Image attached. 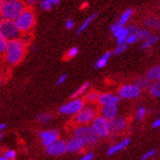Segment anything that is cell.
Returning a JSON list of instances; mask_svg holds the SVG:
<instances>
[{"label": "cell", "instance_id": "obj_15", "mask_svg": "<svg viewBox=\"0 0 160 160\" xmlns=\"http://www.w3.org/2000/svg\"><path fill=\"white\" fill-rule=\"evenodd\" d=\"M101 117L106 119L108 121H111L115 119L117 117V113H118V108L117 105H110V106H102L101 108Z\"/></svg>", "mask_w": 160, "mask_h": 160}, {"label": "cell", "instance_id": "obj_7", "mask_svg": "<svg viewBox=\"0 0 160 160\" xmlns=\"http://www.w3.org/2000/svg\"><path fill=\"white\" fill-rule=\"evenodd\" d=\"M96 116L95 110L92 107H87L82 109L80 112L76 114L73 119V123L77 125H87L94 120Z\"/></svg>", "mask_w": 160, "mask_h": 160}, {"label": "cell", "instance_id": "obj_28", "mask_svg": "<svg viewBox=\"0 0 160 160\" xmlns=\"http://www.w3.org/2000/svg\"><path fill=\"white\" fill-rule=\"evenodd\" d=\"M150 93L154 97H159V95H160V85H159V82H156V83H154L153 86L150 87Z\"/></svg>", "mask_w": 160, "mask_h": 160}, {"label": "cell", "instance_id": "obj_31", "mask_svg": "<svg viewBox=\"0 0 160 160\" xmlns=\"http://www.w3.org/2000/svg\"><path fill=\"white\" fill-rule=\"evenodd\" d=\"M127 47H128V45H127L126 43L118 44V46L115 48V50H114V54H115V55H118V54H121V53H123L125 50L127 49Z\"/></svg>", "mask_w": 160, "mask_h": 160}, {"label": "cell", "instance_id": "obj_39", "mask_svg": "<svg viewBox=\"0 0 160 160\" xmlns=\"http://www.w3.org/2000/svg\"><path fill=\"white\" fill-rule=\"evenodd\" d=\"M93 157H94L93 153H88L87 155H85L83 157H82L80 160H92Z\"/></svg>", "mask_w": 160, "mask_h": 160}, {"label": "cell", "instance_id": "obj_3", "mask_svg": "<svg viewBox=\"0 0 160 160\" xmlns=\"http://www.w3.org/2000/svg\"><path fill=\"white\" fill-rule=\"evenodd\" d=\"M17 29L20 32H27L32 29V27L36 23V16L31 8H26L19 17L14 21Z\"/></svg>", "mask_w": 160, "mask_h": 160}, {"label": "cell", "instance_id": "obj_30", "mask_svg": "<svg viewBox=\"0 0 160 160\" xmlns=\"http://www.w3.org/2000/svg\"><path fill=\"white\" fill-rule=\"evenodd\" d=\"M7 43H8V41H7L1 36V34H0V54H1V53H5L6 48H7Z\"/></svg>", "mask_w": 160, "mask_h": 160}, {"label": "cell", "instance_id": "obj_12", "mask_svg": "<svg viewBox=\"0 0 160 160\" xmlns=\"http://www.w3.org/2000/svg\"><path fill=\"white\" fill-rule=\"evenodd\" d=\"M67 151L66 149V142L63 141H56L54 143L46 148V152L48 154L56 156V155H61L64 154Z\"/></svg>", "mask_w": 160, "mask_h": 160}, {"label": "cell", "instance_id": "obj_4", "mask_svg": "<svg viewBox=\"0 0 160 160\" xmlns=\"http://www.w3.org/2000/svg\"><path fill=\"white\" fill-rule=\"evenodd\" d=\"M74 138L80 140L83 144H94L98 142L99 137L96 135L92 127L80 126L74 131Z\"/></svg>", "mask_w": 160, "mask_h": 160}, {"label": "cell", "instance_id": "obj_44", "mask_svg": "<svg viewBox=\"0 0 160 160\" xmlns=\"http://www.w3.org/2000/svg\"><path fill=\"white\" fill-rule=\"evenodd\" d=\"M0 160H9V159H7L5 157H0Z\"/></svg>", "mask_w": 160, "mask_h": 160}, {"label": "cell", "instance_id": "obj_45", "mask_svg": "<svg viewBox=\"0 0 160 160\" xmlns=\"http://www.w3.org/2000/svg\"><path fill=\"white\" fill-rule=\"evenodd\" d=\"M2 20H3V17H2L1 14H0V21H2Z\"/></svg>", "mask_w": 160, "mask_h": 160}, {"label": "cell", "instance_id": "obj_41", "mask_svg": "<svg viewBox=\"0 0 160 160\" xmlns=\"http://www.w3.org/2000/svg\"><path fill=\"white\" fill-rule=\"evenodd\" d=\"M159 126H160V120H159V119H156V120L154 121V123L151 125V127L153 128V129H157Z\"/></svg>", "mask_w": 160, "mask_h": 160}, {"label": "cell", "instance_id": "obj_16", "mask_svg": "<svg viewBox=\"0 0 160 160\" xmlns=\"http://www.w3.org/2000/svg\"><path fill=\"white\" fill-rule=\"evenodd\" d=\"M83 148H85V144L76 138L69 140L68 142L66 143V149L69 152H79L82 150Z\"/></svg>", "mask_w": 160, "mask_h": 160}, {"label": "cell", "instance_id": "obj_40", "mask_svg": "<svg viewBox=\"0 0 160 160\" xmlns=\"http://www.w3.org/2000/svg\"><path fill=\"white\" fill-rule=\"evenodd\" d=\"M66 79H67V75L66 74L65 75H62L61 77L59 78L58 82H57V85H61V83H63L66 81Z\"/></svg>", "mask_w": 160, "mask_h": 160}, {"label": "cell", "instance_id": "obj_18", "mask_svg": "<svg viewBox=\"0 0 160 160\" xmlns=\"http://www.w3.org/2000/svg\"><path fill=\"white\" fill-rule=\"evenodd\" d=\"M160 78V67L159 65H155L148 72V79L150 81H157Z\"/></svg>", "mask_w": 160, "mask_h": 160}, {"label": "cell", "instance_id": "obj_9", "mask_svg": "<svg viewBox=\"0 0 160 160\" xmlns=\"http://www.w3.org/2000/svg\"><path fill=\"white\" fill-rule=\"evenodd\" d=\"M110 122V130L111 133L120 134L126 131L129 125V121L125 117H116L115 119L109 121Z\"/></svg>", "mask_w": 160, "mask_h": 160}, {"label": "cell", "instance_id": "obj_33", "mask_svg": "<svg viewBox=\"0 0 160 160\" xmlns=\"http://www.w3.org/2000/svg\"><path fill=\"white\" fill-rule=\"evenodd\" d=\"M78 52H79V49L77 47H72L70 50L68 51V53H67V58H73V57H75L76 55L78 54Z\"/></svg>", "mask_w": 160, "mask_h": 160}, {"label": "cell", "instance_id": "obj_5", "mask_svg": "<svg viewBox=\"0 0 160 160\" xmlns=\"http://www.w3.org/2000/svg\"><path fill=\"white\" fill-rule=\"evenodd\" d=\"M0 34L7 41H10L14 39H19L21 32L17 29L14 21L3 19L2 21H0Z\"/></svg>", "mask_w": 160, "mask_h": 160}, {"label": "cell", "instance_id": "obj_23", "mask_svg": "<svg viewBox=\"0 0 160 160\" xmlns=\"http://www.w3.org/2000/svg\"><path fill=\"white\" fill-rule=\"evenodd\" d=\"M51 119H52V115H50L49 113H40L36 118V120L41 124L48 123L49 121H51Z\"/></svg>", "mask_w": 160, "mask_h": 160}, {"label": "cell", "instance_id": "obj_10", "mask_svg": "<svg viewBox=\"0 0 160 160\" xmlns=\"http://www.w3.org/2000/svg\"><path fill=\"white\" fill-rule=\"evenodd\" d=\"M82 106H83L82 99H75L65 104V105L61 106L60 112L63 114H77L82 109Z\"/></svg>", "mask_w": 160, "mask_h": 160}, {"label": "cell", "instance_id": "obj_29", "mask_svg": "<svg viewBox=\"0 0 160 160\" xmlns=\"http://www.w3.org/2000/svg\"><path fill=\"white\" fill-rule=\"evenodd\" d=\"M39 5L41 7V9L44 10V11H48L52 8V4L50 3L49 0H40Z\"/></svg>", "mask_w": 160, "mask_h": 160}, {"label": "cell", "instance_id": "obj_1", "mask_svg": "<svg viewBox=\"0 0 160 160\" xmlns=\"http://www.w3.org/2000/svg\"><path fill=\"white\" fill-rule=\"evenodd\" d=\"M26 54V43L22 39L10 40L5 51L6 61L11 65H18L23 61Z\"/></svg>", "mask_w": 160, "mask_h": 160}, {"label": "cell", "instance_id": "obj_43", "mask_svg": "<svg viewBox=\"0 0 160 160\" xmlns=\"http://www.w3.org/2000/svg\"><path fill=\"white\" fill-rule=\"evenodd\" d=\"M6 128V124H0V132L3 131Z\"/></svg>", "mask_w": 160, "mask_h": 160}, {"label": "cell", "instance_id": "obj_32", "mask_svg": "<svg viewBox=\"0 0 160 160\" xmlns=\"http://www.w3.org/2000/svg\"><path fill=\"white\" fill-rule=\"evenodd\" d=\"M137 37H136V34L133 33V32H130L129 33V36L127 37V38L125 39V42H126V44H132V43H134L137 41Z\"/></svg>", "mask_w": 160, "mask_h": 160}, {"label": "cell", "instance_id": "obj_13", "mask_svg": "<svg viewBox=\"0 0 160 160\" xmlns=\"http://www.w3.org/2000/svg\"><path fill=\"white\" fill-rule=\"evenodd\" d=\"M39 137L42 140V143L45 147H49L52 143H54L56 141H58L59 134L57 131L55 130H49V131H44L39 133Z\"/></svg>", "mask_w": 160, "mask_h": 160}, {"label": "cell", "instance_id": "obj_46", "mask_svg": "<svg viewBox=\"0 0 160 160\" xmlns=\"http://www.w3.org/2000/svg\"><path fill=\"white\" fill-rule=\"evenodd\" d=\"M2 137H3V134H0V141H1V138H2Z\"/></svg>", "mask_w": 160, "mask_h": 160}, {"label": "cell", "instance_id": "obj_21", "mask_svg": "<svg viewBox=\"0 0 160 160\" xmlns=\"http://www.w3.org/2000/svg\"><path fill=\"white\" fill-rule=\"evenodd\" d=\"M110 56H111V52H106L105 54H103L102 56H101L98 60L96 61V63H95V65H94V66H95V68L100 69V68L105 67Z\"/></svg>", "mask_w": 160, "mask_h": 160}, {"label": "cell", "instance_id": "obj_35", "mask_svg": "<svg viewBox=\"0 0 160 160\" xmlns=\"http://www.w3.org/2000/svg\"><path fill=\"white\" fill-rule=\"evenodd\" d=\"M4 157L7 158V159H9V160H13V159H15V157H16V152L14 150H8V151L5 152V156Z\"/></svg>", "mask_w": 160, "mask_h": 160}, {"label": "cell", "instance_id": "obj_34", "mask_svg": "<svg viewBox=\"0 0 160 160\" xmlns=\"http://www.w3.org/2000/svg\"><path fill=\"white\" fill-rule=\"evenodd\" d=\"M155 152H156L155 149H152V150H149L148 152H145V153L142 156V160H148V159L151 158L152 156L155 154Z\"/></svg>", "mask_w": 160, "mask_h": 160}, {"label": "cell", "instance_id": "obj_6", "mask_svg": "<svg viewBox=\"0 0 160 160\" xmlns=\"http://www.w3.org/2000/svg\"><path fill=\"white\" fill-rule=\"evenodd\" d=\"M92 128L93 129V131L99 138H106V137H109L111 134L110 122L106 119H104V118H102L101 116L94 118Z\"/></svg>", "mask_w": 160, "mask_h": 160}, {"label": "cell", "instance_id": "obj_25", "mask_svg": "<svg viewBox=\"0 0 160 160\" xmlns=\"http://www.w3.org/2000/svg\"><path fill=\"white\" fill-rule=\"evenodd\" d=\"M136 86L138 88H149V86H150V81L148 80V79H144V78H142V79H138V80H137V82H136Z\"/></svg>", "mask_w": 160, "mask_h": 160}, {"label": "cell", "instance_id": "obj_24", "mask_svg": "<svg viewBox=\"0 0 160 160\" xmlns=\"http://www.w3.org/2000/svg\"><path fill=\"white\" fill-rule=\"evenodd\" d=\"M157 40H158V37L157 36H154V37H150L148 38H147L144 40V42L142 43V49H145V48H148L150 46H152L154 43L157 42Z\"/></svg>", "mask_w": 160, "mask_h": 160}, {"label": "cell", "instance_id": "obj_36", "mask_svg": "<svg viewBox=\"0 0 160 160\" xmlns=\"http://www.w3.org/2000/svg\"><path fill=\"white\" fill-rule=\"evenodd\" d=\"M144 114H145V109L142 108V107L138 108V115H137L138 120H142L143 117H144Z\"/></svg>", "mask_w": 160, "mask_h": 160}, {"label": "cell", "instance_id": "obj_37", "mask_svg": "<svg viewBox=\"0 0 160 160\" xmlns=\"http://www.w3.org/2000/svg\"><path fill=\"white\" fill-rule=\"evenodd\" d=\"M75 24H74V21L72 19H68L66 21V23H65V27H66V29L67 30H72L73 28H74Z\"/></svg>", "mask_w": 160, "mask_h": 160}, {"label": "cell", "instance_id": "obj_22", "mask_svg": "<svg viewBox=\"0 0 160 160\" xmlns=\"http://www.w3.org/2000/svg\"><path fill=\"white\" fill-rule=\"evenodd\" d=\"M133 12H134V10L132 9V8H130V9H127L126 11H125L122 15H121V17H120V20H119V22H118V24H120L121 26H124L125 24H126L128 21H129V19L131 18V16L133 15Z\"/></svg>", "mask_w": 160, "mask_h": 160}, {"label": "cell", "instance_id": "obj_20", "mask_svg": "<svg viewBox=\"0 0 160 160\" xmlns=\"http://www.w3.org/2000/svg\"><path fill=\"white\" fill-rule=\"evenodd\" d=\"M98 97H99V92H95V90H90V92H88L85 95V98H83L82 101H87V102H89V103H94L95 101L98 100Z\"/></svg>", "mask_w": 160, "mask_h": 160}, {"label": "cell", "instance_id": "obj_8", "mask_svg": "<svg viewBox=\"0 0 160 160\" xmlns=\"http://www.w3.org/2000/svg\"><path fill=\"white\" fill-rule=\"evenodd\" d=\"M110 30L113 32L114 37H116L118 44L125 43V39L127 38V37L130 33L129 28H125L124 26H121L120 24L117 23V24H114L111 26Z\"/></svg>", "mask_w": 160, "mask_h": 160}, {"label": "cell", "instance_id": "obj_42", "mask_svg": "<svg viewBox=\"0 0 160 160\" xmlns=\"http://www.w3.org/2000/svg\"><path fill=\"white\" fill-rule=\"evenodd\" d=\"M49 1L52 5H57V4H59L60 0H49Z\"/></svg>", "mask_w": 160, "mask_h": 160}, {"label": "cell", "instance_id": "obj_38", "mask_svg": "<svg viewBox=\"0 0 160 160\" xmlns=\"http://www.w3.org/2000/svg\"><path fill=\"white\" fill-rule=\"evenodd\" d=\"M37 3V0H26L25 5H27L28 7H33Z\"/></svg>", "mask_w": 160, "mask_h": 160}, {"label": "cell", "instance_id": "obj_26", "mask_svg": "<svg viewBox=\"0 0 160 160\" xmlns=\"http://www.w3.org/2000/svg\"><path fill=\"white\" fill-rule=\"evenodd\" d=\"M88 88H89V82H85L81 88H79L77 90H76V92L72 94L71 97H73V98H76V97H79L81 94H82L83 92H85Z\"/></svg>", "mask_w": 160, "mask_h": 160}, {"label": "cell", "instance_id": "obj_2", "mask_svg": "<svg viewBox=\"0 0 160 160\" xmlns=\"http://www.w3.org/2000/svg\"><path fill=\"white\" fill-rule=\"evenodd\" d=\"M26 8L23 0H0V14L6 20L15 21Z\"/></svg>", "mask_w": 160, "mask_h": 160}, {"label": "cell", "instance_id": "obj_14", "mask_svg": "<svg viewBox=\"0 0 160 160\" xmlns=\"http://www.w3.org/2000/svg\"><path fill=\"white\" fill-rule=\"evenodd\" d=\"M97 101L102 106L117 105V103H119L120 101V97L111 93H103V94H99L98 100Z\"/></svg>", "mask_w": 160, "mask_h": 160}, {"label": "cell", "instance_id": "obj_27", "mask_svg": "<svg viewBox=\"0 0 160 160\" xmlns=\"http://www.w3.org/2000/svg\"><path fill=\"white\" fill-rule=\"evenodd\" d=\"M144 24L153 28V29H159V20L158 19H154V18H148V19H145L144 21Z\"/></svg>", "mask_w": 160, "mask_h": 160}, {"label": "cell", "instance_id": "obj_19", "mask_svg": "<svg viewBox=\"0 0 160 160\" xmlns=\"http://www.w3.org/2000/svg\"><path fill=\"white\" fill-rule=\"evenodd\" d=\"M97 15H98V14H97V13H94V14H92V15H90L89 17H88V19H86V20H85V22H83V23L81 25V27L79 28V30H78L77 33L79 34V33H81V32H82L83 31H85V30L87 29V28L93 22V20L97 17Z\"/></svg>", "mask_w": 160, "mask_h": 160}, {"label": "cell", "instance_id": "obj_17", "mask_svg": "<svg viewBox=\"0 0 160 160\" xmlns=\"http://www.w3.org/2000/svg\"><path fill=\"white\" fill-rule=\"evenodd\" d=\"M129 142H130V140H129V138H126V140H124L120 143L114 144L113 147H111L108 149V155H112V154L116 153V152H119L120 150L124 149L129 144Z\"/></svg>", "mask_w": 160, "mask_h": 160}, {"label": "cell", "instance_id": "obj_11", "mask_svg": "<svg viewBox=\"0 0 160 160\" xmlns=\"http://www.w3.org/2000/svg\"><path fill=\"white\" fill-rule=\"evenodd\" d=\"M141 93V89L136 85H125L119 88V95L122 98H136Z\"/></svg>", "mask_w": 160, "mask_h": 160}]
</instances>
